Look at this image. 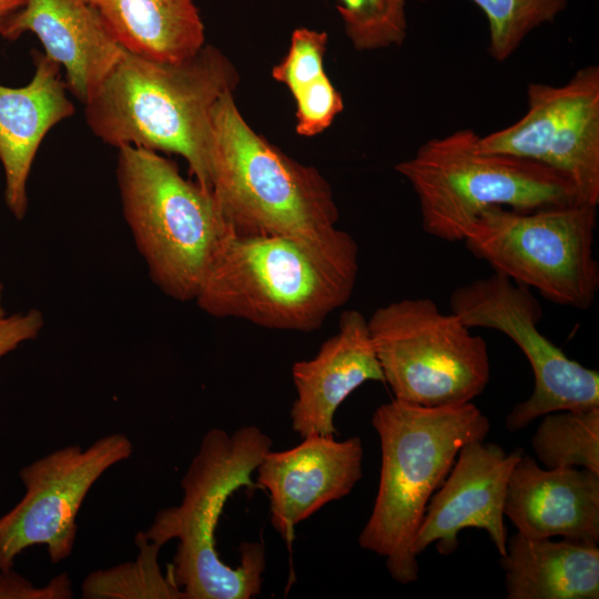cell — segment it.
Returning a JSON list of instances; mask_svg holds the SVG:
<instances>
[{"label": "cell", "mask_w": 599, "mask_h": 599, "mask_svg": "<svg viewBox=\"0 0 599 599\" xmlns=\"http://www.w3.org/2000/svg\"><path fill=\"white\" fill-rule=\"evenodd\" d=\"M328 42L325 31L297 28L291 37L290 49L284 59L272 69V77L295 94L322 77L324 55Z\"/></svg>", "instance_id": "obj_25"}, {"label": "cell", "mask_w": 599, "mask_h": 599, "mask_svg": "<svg viewBox=\"0 0 599 599\" xmlns=\"http://www.w3.org/2000/svg\"><path fill=\"white\" fill-rule=\"evenodd\" d=\"M382 451L379 483L358 544L386 559L390 577L418 579L414 539L433 494L451 469L460 448L485 440L490 424L473 403L427 407L394 398L373 416Z\"/></svg>", "instance_id": "obj_3"}, {"label": "cell", "mask_w": 599, "mask_h": 599, "mask_svg": "<svg viewBox=\"0 0 599 599\" xmlns=\"http://www.w3.org/2000/svg\"><path fill=\"white\" fill-rule=\"evenodd\" d=\"M211 190L234 234L317 235L339 216L321 172L256 133L233 93L212 111Z\"/></svg>", "instance_id": "obj_6"}, {"label": "cell", "mask_w": 599, "mask_h": 599, "mask_svg": "<svg viewBox=\"0 0 599 599\" xmlns=\"http://www.w3.org/2000/svg\"><path fill=\"white\" fill-rule=\"evenodd\" d=\"M529 290L494 272L455 288L449 300L451 313L467 327L501 332L529 362L534 390L508 414L506 428L510 432L552 412L599 407V373L570 359L541 334L542 308Z\"/></svg>", "instance_id": "obj_10"}, {"label": "cell", "mask_w": 599, "mask_h": 599, "mask_svg": "<svg viewBox=\"0 0 599 599\" xmlns=\"http://www.w3.org/2000/svg\"><path fill=\"white\" fill-rule=\"evenodd\" d=\"M597 206L569 204L532 212L483 211L464 242L476 257L547 301L588 309L599 290L595 257Z\"/></svg>", "instance_id": "obj_8"}, {"label": "cell", "mask_w": 599, "mask_h": 599, "mask_svg": "<svg viewBox=\"0 0 599 599\" xmlns=\"http://www.w3.org/2000/svg\"><path fill=\"white\" fill-rule=\"evenodd\" d=\"M140 552L135 560L90 573L82 583L84 598H164L184 599L169 575L164 576L158 561L160 545L143 532L136 535Z\"/></svg>", "instance_id": "obj_22"}, {"label": "cell", "mask_w": 599, "mask_h": 599, "mask_svg": "<svg viewBox=\"0 0 599 599\" xmlns=\"http://www.w3.org/2000/svg\"><path fill=\"white\" fill-rule=\"evenodd\" d=\"M296 103V132L314 136L325 131L343 111L341 93L326 73L293 94Z\"/></svg>", "instance_id": "obj_26"}, {"label": "cell", "mask_w": 599, "mask_h": 599, "mask_svg": "<svg viewBox=\"0 0 599 599\" xmlns=\"http://www.w3.org/2000/svg\"><path fill=\"white\" fill-rule=\"evenodd\" d=\"M508 599H598L599 548L518 532L501 557Z\"/></svg>", "instance_id": "obj_19"}, {"label": "cell", "mask_w": 599, "mask_h": 599, "mask_svg": "<svg viewBox=\"0 0 599 599\" xmlns=\"http://www.w3.org/2000/svg\"><path fill=\"white\" fill-rule=\"evenodd\" d=\"M524 451L506 453L498 444L474 440L464 445L440 487L430 497L414 539L418 556L430 545L453 554L458 534L484 529L500 557L506 555L505 500L511 470Z\"/></svg>", "instance_id": "obj_13"}, {"label": "cell", "mask_w": 599, "mask_h": 599, "mask_svg": "<svg viewBox=\"0 0 599 599\" xmlns=\"http://www.w3.org/2000/svg\"><path fill=\"white\" fill-rule=\"evenodd\" d=\"M124 50L153 60L180 61L205 44L194 0H87Z\"/></svg>", "instance_id": "obj_20"}, {"label": "cell", "mask_w": 599, "mask_h": 599, "mask_svg": "<svg viewBox=\"0 0 599 599\" xmlns=\"http://www.w3.org/2000/svg\"><path fill=\"white\" fill-rule=\"evenodd\" d=\"M240 75L217 48L204 44L180 61L121 55L84 103L87 124L104 143L182 156L211 189L212 111Z\"/></svg>", "instance_id": "obj_2"}, {"label": "cell", "mask_w": 599, "mask_h": 599, "mask_svg": "<svg viewBox=\"0 0 599 599\" xmlns=\"http://www.w3.org/2000/svg\"><path fill=\"white\" fill-rule=\"evenodd\" d=\"M527 112L478 139V148L542 164L567 179L578 203L599 204V67L561 85L529 83Z\"/></svg>", "instance_id": "obj_11"}, {"label": "cell", "mask_w": 599, "mask_h": 599, "mask_svg": "<svg viewBox=\"0 0 599 599\" xmlns=\"http://www.w3.org/2000/svg\"><path fill=\"white\" fill-rule=\"evenodd\" d=\"M44 324L43 315L38 309H29L0 318V357L13 351L20 344L35 338Z\"/></svg>", "instance_id": "obj_27"}, {"label": "cell", "mask_w": 599, "mask_h": 599, "mask_svg": "<svg viewBox=\"0 0 599 599\" xmlns=\"http://www.w3.org/2000/svg\"><path fill=\"white\" fill-rule=\"evenodd\" d=\"M344 32L357 51L400 45L407 37L405 0H336Z\"/></svg>", "instance_id": "obj_24"}, {"label": "cell", "mask_w": 599, "mask_h": 599, "mask_svg": "<svg viewBox=\"0 0 599 599\" xmlns=\"http://www.w3.org/2000/svg\"><path fill=\"white\" fill-rule=\"evenodd\" d=\"M67 575L53 578L47 586L35 588L23 578L10 573V570L2 571L0 576V598H70L71 587Z\"/></svg>", "instance_id": "obj_28"}, {"label": "cell", "mask_w": 599, "mask_h": 599, "mask_svg": "<svg viewBox=\"0 0 599 599\" xmlns=\"http://www.w3.org/2000/svg\"><path fill=\"white\" fill-rule=\"evenodd\" d=\"M471 129L433 138L395 165L418 199L424 231L463 241L490 206L517 212L579 204L572 184L554 170L517 156L486 152Z\"/></svg>", "instance_id": "obj_7"}, {"label": "cell", "mask_w": 599, "mask_h": 599, "mask_svg": "<svg viewBox=\"0 0 599 599\" xmlns=\"http://www.w3.org/2000/svg\"><path fill=\"white\" fill-rule=\"evenodd\" d=\"M372 343L395 398L427 407L471 402L489 383L486 341L430 298H404L367 319Z\"/></svg>", "instance_id": "obj_9"}, {"label": "cell", "mask_w": 599, "mask_h": 599, "mask_svg": "<svg viewBox=\"0 0 599 599\" xmlns=\"http://www.w3.org/2000/svg\"><path fill=\"white\" fill-rule=\"evenodd\" d=\"M34 74L20 88L0 84V162L4 202L22 220L28 210L27 184L47 133L74 114L62 68L44 53L33 52Z\"/></svg>", "instance_id": "obj_18"}, {"label": "cell", "mask_w": 599, "mask_h": 599, "mask_svg": "<svg viewBox=\"0 0 599 599\" xmlns=\"http://www.w3.org/2000/svg\"><path fill=\"white\" fill-rule=\"evenodd\" d=\"M292 378L296 389L292 429L302 438L334 436L335 413L348 395L365 382H384L364 315L356 309L343 312L338 332L313 358L294 363Z\"/></svg>", "instance_id": "obj_16"}, {"label": "cell", "mask_w": 599, "mask_h": 599, "mask_svg": "<svg viewBox=\"0 0 599 599\" xmlns=\"http://www.w3.org/2000/svg\"><path fill=\"white\" fill-rule=\"evenodd\" d=\"M363 457L358 437L317 434L291 449L266 453L256 468L257 486L268 491L272 525L281 537L292 539L297 524L347 496L363 476Z\"/></svg>", "instance_id": "obj_14"}, {"label": "cell", "mask_w": 599, "mask_h": 599, "mask_svg": "<svg viewBox=\"0 0 599 599\" xmlns=\"http://www.w3.org/2000/svg\"><path fill=\"white\" fill-rule=\"evenodd\" d=\"M26 32L64 70L68 91L83 104L123 51L87 0H23L2 38Z\"/></svg>", "instance_id": "obj_17"}, {"label": "cell", "mask_w": 599, "mask_h": 599, "mask_svg": "<svg viewBox=\"0 0 599 599\" xmlns=\"http://www.w3.org/2000/svg\"><path fill=\"white\" fill-rule=\"evenodd\" d=\"M123 434L106 435L87 449L72 445L21 469L26 495L0 518V569L10 570L26 548L45 545L52 562L65 559L77 537V516L88 491L111 466L129 458Z\"/></svg>", "instance_id": "obj_12"}, {"label": "cell", "mask_w": 599, "mask_h": 599, "mask_svg": "<svg viewBox=\"0 0 599 599\" xmlns=\"http://www.w3.org/2000/svg\"><path fill=\"white\" fill-rule=\"evenodd\" d=\"M488 22L490 57L506 61L526 37L544 23L551 22L569 0H470Z\"/></svg>", "instance_id": "obj_23"}, {"label": "cell", "mask_w": 599, "mask_h": 599, "mask_svg": "<svg viewBox=\"0 0 599 599\" xmlns=\"http://www.w3.org/2000/svg\"><path fill=\"white\" fill-rule=\"evenodd\" d=\"M122 212L149 276L166 296L195 300L231 234L211 189L182 176L175 162L135 146L118 149Z\"/></svg>", "instance_id": "obj_5"}, {"label": "cell", "mask_w": 599, "mask_h": 599, "mask_svg": "<svg viewBox=\"0 0 599 599\" xmlns=\"http://www.w3.org/2000/svg\"><path fill=\"white\" fill-rule=\"evenodd\" d=\"M357 273V243L337 227L317 235L231 232L194 302L216 318L312 332L348 302Z\"/></svg>", "instance_id": "obj_1"}, {"label": "cell", "mask_w": 599, "mask_h": 599, "mask_svg": "<svg viewBox=\"0 0 599 599\" xmlns=\"http://www.w3.org/2000/svg\"><path fill=\"white\" fill-rule=\"evenodd\" d=\"M22 3L23 0H0V37Z\"/></svg>", "instance_id": "obj_29"}, {"label": "cell", "mask_w": 599, "mask_h": 599, "mask_svg": "<svg viewBox=\"0 0 599 599\" xmlns=\"http://www.w3.org/2000/svg\"><path fill=\"white\" fill-rule=\"evenodd\" d=\"M6 315L2 306V284L0 283V318Z\"/></svg>", "instance_id": "obj_30"}, {"label": "cell", "mask_w": 599, "mask_h": 599, "mask_svg": "<svg viewBox=\"0 0 599 599\" xmlns=\"http://www.w3.org/2000/svg\"><path fill=\"white\" fill-rule=\"evenodd\" d=\"M531 447L544 468L579 467L599 474V407L544 415Z\"/></svg>", "instance_id": "obj_21"}, {"label": "cell", "mask_w": 599, "mask_h": 599, "mask_svg": "<svg viewBox=\"0 0 599 599\" xmlns=\"http://www.w3.org/2000/svg\"><path fill=\"white\" fill-rule=\"evenodd\" d=\"M504 511L522 536L598 545L599 474L541 468L522 454L509 477Z\"/></svg>", "instance_id": "obj_15"}, {"label": "cell", "mask_w": 599, "mask_h": 599, "mask_svg": "<svg viewBox=\"0 0 599 599\" xmlns=\"http://www.w3.org/2000/svg\"><path fill=\"white\" fill-rule=\"evenodd\" d=\"M271 447L272 439L256 426L232 434L209 430L182 478L181 504L161 510L143 532L160 546L179 540L167 575L184 599H250L261 592L264 545L243 542L241 564L233 568L216 551L215 529L234 491L258 487L251 476Z\"/></svg>", "instance_id": "obj_4"}]
</instances>
